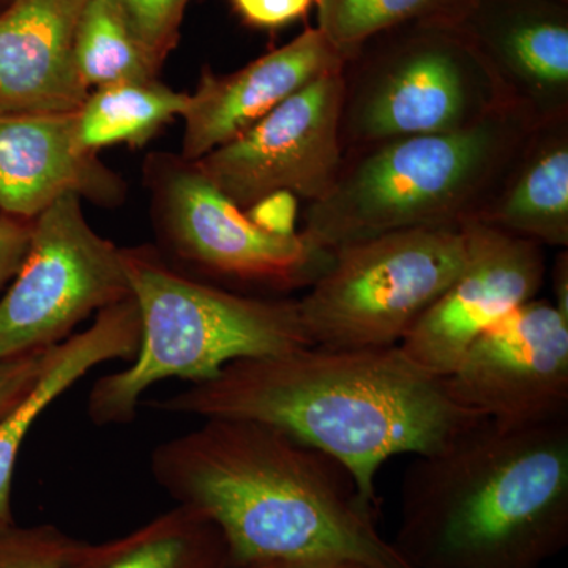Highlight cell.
Instances as JSON below:
<instances>
[{
    "mask_svg": "<svg viewBox=\"0 0 568 568\" xmlns=\"http://www.w3.org/2000/svg\"><path fill=\"white\" fill-rule=\"evenodd\" d=\"M142 405L179 416L237 418L286 433L346 467L379 510L376 478L398 455L433 454L480 420L399 346H308L224 366L211 381Z\"/></svg>",
    "mask_w": 568,
    "mask_h": 568,
    "instance_id": "6da1fadb",
    "label": "cell"
},
{
    "mask_svg": "<svg viewBox=\"0 0 568 568\" xmlns=\"http://www.w3.org/2000/svg\"><path fill=\"white\" fill-rule=\"evenodd\" d=\"M345 63L320 29L308 28L233 73L205 69L182 114L181 155L190 162L203 159L252 129L310 82L343 71Z\"/></svg>",
    "mask_w": 568,
    "mask_h": 568,
    "instance_id": "5bb4252c",
    "label": "cell"
},
{
    "mask_svg": "<svg viewBox=\"0 0 568 568\" xmlns=\"http://www.w3.org/2000/svg\"><path fill=\"white\" fill-rule=\"evenodd\" d=\"M250 568H366L357 566V564L347 562H320V564H301V566H261Z\"/></svg>",
    "mask_w": 568,
    "mask_h": 568,
    "instance_id": "f546056e",
    "label": "cell"
},
{
    "mask_svg": "<svg viewBox=\"0 0 568 568\" xmlns=\"http://www.w3.org/2000/svg\"><path fill=\"white\" fill-rule=\"evenodd\" d=\"M156 233L175 260L204 274L291 290L310 286L332 263L298 231L265 233L220 192L196 162L181 153H152L144 164Z\"/></svg>",
    "mask_w": 568,
    "mask_h": 568,
    "instance_id": "9c48e42d",
    "label": "cell"
},
{
    "mask_svg": "<svg viewBox=\"0 0 568 568\" xmlns=\"http://www.w3.org/2000/svg\"><path fill=\"white\" fill-rule=\"evenodd\" d=\"M88 0H10L0 11V112L62 114L88 99L74 62Z\"/></svg>",
    "mask_w": 568,
    "mask_h": 568,
    "instance_id": "2e32d148",
    "label": "cell"
},
{
    "mask_svg": "<svg viewBox=\"0 0 568 568\" xmlns=\"http://www.w3.org/2000/svg\"><path fill=\"white\" fill-rule=\"evenodd\" d=\"M231 3L248 24L274 29L304 17L316 0H231Z\"/></svg>",
    "mask_w": 568,
    "mask_h": 568,
    "instance_id": "83f0119b",
    "label": "cell"
},
{
    "mask_svg": "<svg viewBox=\"0 0 568 568\" xmlns=\"http://www.w3.org/2000/svg\"><path fill=\"white\" fill-rule=\"evenodd\" d=\"M477 223L540 246L566 248L568 115L528 134Z\"/></svg>",
    "mask_w": 568,
    "mask_h": 568,
    "instance_id": "ac0fdd59",
    "label": "cell"
},
{
    "mask_svg": "<svg viewBox=\"0 0 568 568\" xmlns=\"http://www.w3.org/2000/svg\"><path fill=\"white\" fill-rule=\"evenodd\" d=\"M125 265L141 342L126 368L89 392L97 426L132 424L142 395L163 381L205 383L233 362L315 346L297 302L230 293L174 271L148 248H125Z\"/></svg>",
    "mask_w": 568,
    "mask_h": 568,
    "instance_id": "5b68a950",
    "label": "cell"
},
{
    "mask_svg": "<svg viewBox=\"0 0 568 568\" xmlns=\"http://www.w3.org/2000/svg\"><path fill=\"white\" fill-rule=\"evenodd\" d=\"M342 77L343 153L466 129L515 106L455 22H413L381 33L345 63Z\"/></svg>",
    "mask_w": 568,
    "mask_h": 568,
    "instance_id": "8992f818",
    "label": "cell"
},
{
    "mask_svg": "<svg viewBox=\"0 0 568 568\" xmlns=\"http://www.w3.org/2000/svg\"><path fill=\"white\" fill-rule=\"evenodd\" d=\"M552 291H555L556 310L568 320V254L559 253L551 271Z\"/></svg>",
    "mask_w": 568,
    "mask_h": 568,
    "instance_id": "f1b7e54d",
    "label": "cell"
},
{
    "mask_svg": "<svg viewBox=\"0 0 568 568\" xmlns=\"http://www.w3.org/2000/svg\"><path fill=\"white\" fill-rule=\"evenodd\" d=\"M153 480L222 534L231 568L347 562L413 568L377 528L345 466L272 426L237 418L164 440Z\"/></svg>",
    "mask_w": 568,
    "mask_h": 568,
    "instance_id": "7a4b0ae2",
    "label": "cell"
},
{
    "mask_svg": "<svg viewBox=\"0 0 568 568\" xmlns=\"http://www.w3.org/2000/svg\"><path fill=\"white\" fill-rule=\"evenodd\" d=\"M33 220L0 213V297L20 271L29 242Z\"/></svg>",
    "mask_w": 568,
    "mask_h": 568,
    "instance_id": "484cf974",
    "label": "cell"
},
{
    "mask_svg": "<svg viewBox=\"0 0 568 568\" xmlns=\"http://www.w3.org/2000/svg\"><path fill=\"white\" fill-rule=\"evenodd\" d=\"M81 541L54 525L0 526V568H62Z\"/></svg>",
    "mask_w": 568,
    "mask_h": 568,
    "instance_id": "cb8c5ba5",
    "label": "cell"
},
{
    "mask_svg": "<svg viewBox=\"0 0 568 568\" xmlns=\"http://www.w3.org/2000/svg\"><path fill=\"white\" fill-rule=\"evenodd\" d=\"M141 342L140 308L132 295L102 310L91 327L48 351L39 383L13 413L0 420V526L14 523L13 476L26 437L41 414L97 366L132 361Z\"/></svg>",
    "mask_w": 568,
    "mask_h": 568,
    "instance_id": "e0dca14e",
    "label": "cell"
},
{
    "mask_svg": "<svg viewBox=\"0 0 568 568\" xmlns=\"http://www.w3.org/2000/svg\"><path fill=\"white\" fill-rule=\"evenodd\" d=\"M257 227L275 235H295L297 231L298 197L291 192H275L261 197L245 209Z\"/></svg>",
    "mask_w": 568,
    "mask_h": 568,
    "instance_id": "4316f807",
    "label": "cell"
},
{
    "mask_svg": "<svg viewBox=\"0 0 568 568\" xmlns=\"http://www.w3.org/2000/svg\"><path fill=\"white\" fill-rule=\"evenodd\" d=\"M48 351L0 358V420L13 413L39 383Z\"/></svg>",
    "mask_w": 568,
    "mask_h": 568,
    "instance_id": "d4e9b609",
    "label": "cell"
},
{
    "mask_svg": "<svg viewBox=\"0 0 568 568\" xmlns=\"http://www.w3.org/2000/svg\"><path fill=\"white\" fill-rule=\"evenodd\" d=\"M62 568H231L222 534L200 511L178 506L125 534L81 541Z\"/></svg>",
    "mask_w": 568,
    "mask_h": 568,
    "instance_id": "d6986e66",
    "label": "cell"
},
{
    "mask_svg": "<svg viewBox=\"0 0 568 568\" xmlns=\"http://www.w3.org/2000/svg\"><path fill=\"white\" fill-rule=\"evenodd\" d=\"M189 97L168 88L159 78L93 89L74 111L78 145L91 153L115 144L140 148L168 122L182 118Z\"/></svg>",
    "mask_w": 568,
    "mask_h": 568,
    "instance_id": "ffe728a7",
    "label": "cell"
},
{
    "mask_svg": "<svg viewBox=\"0 0 568 568\" xmlns=\"http://www.w3.org/2000/svg\"><path fill=\"white\" fill-rule=\"evenodd\" d=\"M74 62L89 91L159 77L110 0L85 3L74 41Z\"/></svg>",
    "mask_w": 568,
    "mask_h": 568,
    "instance_id": "7402d4cb",
    "label": "cell"
},
{
    "mask_svg": "<svg viewBox=\"0 0 568 568\" xmlns=\"http://www.w3.org/2000/svg\"><path fill=\"white\" fill-rule=\"evenodd\" d=\"M392 544L413 568L544 567L568 545V417H484L416 457Z\"/></svg>",
    "mask_w": 568,
    "mask_h": 568,
    "instance_id": "3957f363",
    "label": "cell"
},
{
    "mask_svg": "<svg viewBox=\"0 0 568 568\" xmlns=\"http://www.w3.org/2000/svg\"><path fill=\"white\" fill-rule=\"evenodd\" d=\"M9 2H10V0H0V11L6 9L7 3H9Z\"/></svg>",
    "mask_w": 568,
    "mask_h": 568,
    "instance_id": "4dcf8cb0",
    "label": "cell"
},
{
    "mask_svg": "<svg viewBox=\"0 0 568 568\" xmlns=\"http://www.w3.org/2000/svg\"><path fill=\"white\" fill-rule=\"evenodd\" d=\"M458 24L511 104L537 125L568 115V17L562 0H476Z\"/></svg>",
    "mask_w": 568,
    "mask_h": 568,
    "instance_id": "4fadbf2b",
    "label": "cell"
},
{
    "mask_svg": "<svg viewBox=\"0 0 568 568\" xmlns=\"http://www.w3.org/2000/svg\"><path fill=\"white\" fill-rule=\"evenodd\" d=\"M190 0H110L145 58L160 71L181 39Z\"/></svg>",
    "mask_w": 568,
    "mask_h": 568,
    "instance_id": "603a6c76",
    "label": "cell"
},
{
    "mask_svg": "<svg viewBox=\"0 0 568 568\" xmlns=\"http://www.w3.org/2000/svg\"><path fill=\"white\" fill-rule=\"evenodd\" d=\"M81 201L67 194L33 219L28 253L0 297V358L51 349L132 295L125 248L92 230Z\"/></svg>",
    "mask_w": 568,
    "mask_h": 568,
    "instance_id": "ba28073f",
    "label": "cell"
},
{
    "mask_svg": "<svg viewBox=\"0 0 568 568\" xmlns=\"http://www.w3.org/2000/svg\"><path fill=\"white\" fill-rule=\"evenodd\" d=\"M476 0H316L317 29L345 61L369 40L413 22L458 24Z\"/></svg>",
    "mask_w": 568,
    "mask_h": 568,
    "instance_id": "44dd1931",
    "label": "cell"
},
{
    "mask_svg": "<svg viewBox=\"0 0 568 568\" xmlns=\"http://www.w3.org/2000/svg\"><path fill=\"white\" fill-rule=\"evenodd\" d=\"M478 416L508 424L568 417V320L532 298L478 336L446 377Z\"/></svg>",
    "mask_w": 568,
    "mask_h": 568,
    "instance_id": "8fae6325",
    "label": "cell"
},
{
    "mask_svg": "<svg viewBox=\"0 0 568 568\" xmlns=\"http://www.w3.org/2000/svg\"><path fill=\"white\" fill-rule=\"evenodd\" d=\"M67 194L115 207L126 183L78 145L74 112H0V213L33 220Z\"/></svg>",
    "mask_w": 568,
    "mask_h": 568,
    "instance_id": "9a60e30c",
    "label": "cell"
},
{
    "mask_svg": "<svg viewBox=\"0 0 568 568\" xmlns=\"http://www.w3.org/2000/svg\"><path fill=\"white\" fill-rule=\"evenodd\" d=\"M469 224L398 231L336 248L302 301L313 345L398 346L469 263Z\"/></svg>",
    "mask_w": 568,
    "mask_h": 568,
    "instance_id": "52a82bcc",
    "label": "cell"
},
{
    "mask_svg": "<svg viewBox=\"0 0 568 568\" xmlns=\"http://www.w3.org/2000/svg\"><path fill=\"white\" fill-rule=\"evenodd\" d=\"M342 104L339 71L310 82L196 164L244 211L283 190L315 203L334 186L345 155L339 140Z\"/></svg>",
    "mask_w": 568,
    "mask_h": 568,
    "instance_id": "30bf717a",
    "label": "cell"
},
{
    "mask_svg": "<svg viewBox=\"0 0 568 568\" xmlns=\"http://www.w3.org/2000/svg\"><path fill=\"white\" fill-rule=\"evenodd\" d=\"M465 271L407 332L399 349L418 368L447 377L474 342L544 286V246L484 223H469Z\"/></svg>",
    "mask_w": 568,
    "mask_h": 568,
    "instance_id": "7c38bea8",
    "label": "cell"
},
{
    "mask_svg": "<svg viewBox=\"0 0 568 568\" xmlns=\"http://www.w3.org/2000/svg\"><path fill=\"white\" fill-rule=\"evenodd\" d=\"M536 126L510 106L466 129L345 152L334 186L308 204L301 233L335 252L398 231L477 222Z\"/></svg>",
    "mask_w": 568,
    "mask_h": 568,
    "instance_id": "277c9868",
    "label": "cell"
}]
</instances>
